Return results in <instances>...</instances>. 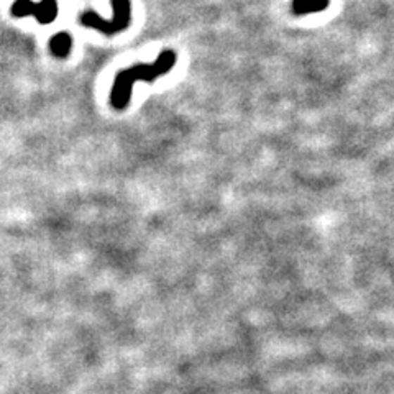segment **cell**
Wrapping results in <instances>:
<instances>
[{"instance_id": "1", "label": "cell", "mask_w": 394, "mask_h": 394, "mask_svg": "<svg viewBox=\"0 0 394 394\" xmlns=\"http://www.w3.org/2000/svg\"><path fill=\"white\" fill-rule=\"evenodd\" d=\"M176 64V53L165 49L153 63H136L128 69H123L115 76L110 92V103L117 110H123L132 99L133 86L136 82H151L163 74L170 72Z\"/></svg>"}, {"instance_id": "2", "label": "cell", "mask_w": 394, "mask_h": 394, "mask_svg": "<svg viewBox=\"0 0 394 394\" xmlns=\"http://www.w3.org/2000/svg\"><path fill=\"white\" fill-rule=\"evenodd\" d=\"M13 17H34L37 22L48 25L56 20L58 17V0H17L12 5Z\"/></svg>"}, {"instance_id": "3", "label": "cell", "mask_w": 394, "mask_h": 394, "mask_svg": "<svg viewBox=\"0 0 394 394\" xmlns=\"http://www.w3.org/2000/svg\"><path fill=\"white\" fill-rule=\"evenodd\" d=\"M71 46H72L71 34L64 32L56 33L54 37H51V39H49V49H51V53L56 58H66L69 51H71Z\"/></svg>"}, {"instance_id": "4", "label": "cell", "mask_w": 394, "mask_h": 394, "mask_svg": "<svg viewBox=\"0 0 394 394\" xmlns=\"http://www.w3.org/2000/svg\"><path fill=\"white\" fill-rule=\"evenodd\" d=\"M330 0H294L293 10L298 15L317 13L329 7Z\"/></svg>"}]
</instances>
